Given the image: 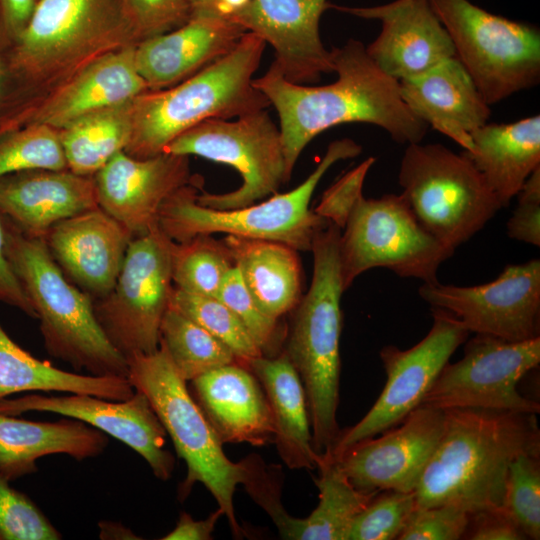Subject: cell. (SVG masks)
Returning <instances> with one entry per match:
<instances>
[{
  "label": "cell",
  "mask_w": 540,
  "mask_h": 540,
  "mask_svg": "<svg viewBox=\"0 0 540 540\" xmlns=\"http://www.w3.org/2000/svg\"><path fill=\"white\" fill-rule=\"evenodd\" d=\"M95 207L93 176L33 169L0 177V214L29 237L43 238L60 221Z\"/></svg>",
  "instance_id": "cb8c5ba5"
},
{
  "label": "cell",
  "mask_w": 540,
  "mask_h": 540,
  "mask_svg": "<svg viewBox=\"0 0 540 540\" xmlns=\"http://www.w3.org/2000/svg\"><path fill=\"white\" fill-rule=\"evenodd\" d=\"M61 533L38 506L0 474V540H58Z\"/></svg>",
  "instance_id": "b9f144b4"
},
{
  "label": "cell",
  "mask_w": 540,
  "mask_h": 540,
  "mask_svg": "<svg viewBox=\"0 0 540 540\" xmlns=\"http://www.w3.org/2000/svg\"><path fill=\"white\" fill-rule=\"evenodd\" d=\"M341 229L328 222L314 237L310 287L294 308L283 351L296 369L307 399L312 447L330 450L340 430V336L342 332L339 239Z\"/></svg>",
  "instance_id": "277c9868"
},
{
  "label": "cell",
  "mask_w": 540,
  "mask_h": 540,
  "mask_svg": "<svg viewBox=\"0 0 540 540\" xmlns=\"http://www.w3.org/2000/svg\"><path fill=\"white\" fill-rule=\"evenodd\" d=\"M224 241L243 283L260 309L276 320L293 311L302 297L298 251L270 240L227 235Z\"/></svg>",
  "instance_id": "4dcf8cb0"
},
{
  "label": "cell",
  "mask_w": 540,
  "mask_h": 540,
  "mask_svg": "<svg viewBox=\"0 0 540 540\" xmlns=\"http://www.w3.org/2000/svg\"><path fill=\"white\" fill-rule=\"evenodd\" d=\"M246 477L243 482L250 497L270 516L284 539H293L297 518L284 509L281 502L280 467L265 465L256 454L242 460Z\"/></svg>",
  "instance_id": "7bdbcfd3"
},
{
  "label": "cell",
  "mask_w": 540,
  "mask_h": 540,
  "mask_svg": "<svg viewBox=\"0 0 540 540\" xmlns=\"http://www.w3.org/2000/svg\"><path fill=\"white\" fill-rule=\"evenodd\" d=\"M328 0H251L231 20L270 44L271 66L297 84L317 82L333 72L332 55L320 37V19Z\"/></svg>",
  "instance_id": "44dd1931"
},
{
  "label": "cell",
  "mask_w": 540,
  "mask_h": 540,
  "mask_svg": "<svg viewBox=\"0 0 540 540\" xmlns=\"http://www.w3.org/2000/svg\"><path fill=\"white\" fill-rule=\"evenodd\" d=\"M127 363L128 380L147 397L187 466L179 495L186 497L195 483H202L227 517L233 535L240 537L243 530L235 516L233 496L246 477L243 462L234 463L226 456L223 443L163 345L150 354L132 355Z\"/></svg>",
  "instance_id": "52a82bcc"
},
{
  "label": "cell",
  "mask_w": 540,
  "mask_h": 540,
  "mask_svg": "<svg viewBox=\"0 0 540 540\" xmlns=\"http://www.w3.org/2000/svg\"><path fill=\"white\" fill-rule=\"evenodd\" d=\"M398 183L421 226L454 251L502 208L472 162L439 143L408 144Z\"/></svg>",
  "instance_id": "ba28073f"
},
{
  "label": "cell",
  "mask_w": 540,
  "mask_h": 540,
  "mask_svg": "<svg viewBox=\"0 0 540 540\" xmlns=\"http://www.w3.org/2000/svg\"><path fill=\"white\" fill-rule=\"evenodd\" d=\"M68 392L127 400L135 389L125 377L82 375L35 358L0 324V399L19 392Z\"/></svg>",
  "instance_id": "1f68e13d"
},
{
  "label": "cell",
  "mask_w": 540,
  "mask_h": 540,
  "mask_svg": "<svg viewBox=\"0 0 540 540\" xmlns=\"http://www.w3.org/2000/svg\"><path fill=\"white\" fill-rule=\"evenodd\" d=\"M33 169H67L58 130L41 123H28L0 137V177Z\"/></svg>",
  "instance_id": "74e56055"
},
{
  "label": "cell",
  "mask_w": 540,
  "mask_h": 540,
  "mask_svg": "<svg viewBox=\"0 0 540 540\" xmlns=\"http://www.w3.org/2000/svg\"><path fill=\"white\" fill-rule=\"evenodd\" d=\"M247 31L228 18L197 15L178 28L135 45V64L149 90L193 76L231 52Z\"/></svg>",
  "instance_id": "603a6c76"
},
{
  "label": "cell",
  "mask_w": 540,
  "mask_h": 540,
  "mask_svg": "<svg viewBox=\"0 0 540 540\" xmlns=\"http://www.w3.org/2000/svg\"><path fill=\"white\" fill-rule=\"evenodd\" d=\"M2 220L6 256L40 321L48 354L90 375L127 378V360L101 328L93 299L66 278L42 238Z\"/></svg>",
  "instance_id": "5b68a950"
},
{
  "label": "cell",
  "mask_w": 540,
  "mask_h": 540,
  "mask_svg": "<svg viewBox=\"0 0 540 540\" xmlns=\"http://www.w3.org/2000/svg\"><path fill=\"white\" fill-rule=\"evenodd\" d=\"M163 153L199 156L231 166L240 174L242 183L233 191L197 194L199 204L214 209L254 204L288 182L281 133L266 109L234 120H206L172 140Z\"/></svg>",
  "instance_id": "7c38bea8"
},
{
  "label": "cell",
  "mask_w": 540,
  "mask_h": 540,
  "mask_svg": "<svg viewBox=\"0 0 540 540\" xmlns=\"http://www.w3.org/2000/svg\"><path fill=\"white\" fill-rule=\"evenodd\" d=\"M331 8L380 21L381 31L365 46L366 52L385 74L398 81L417 76L455 57L450 36L429 0H394L370 7L331 4Z\"/></svg>",
  "instance_id": "ffe728a7"
},
{
  "label": "cell",
  "mask_w": 540,
  "mask_h": 540,
  "mask_svg": "<svg viewBox=\"0 0 540 540\" xmlns=\"http://www.w3.org/2000/svg\"><path fill=\"white\" fill-rule=\"evenodd\" d=\"M135 44L107 52L87 63L44 104L32 109L28 123L60 130L86 115L132 101L149 90L135 64Z\"/></svg>",
  "instance_id": "4316f807"
},
{
  "label": "cell",
  "mask_w": 540,
  "mask_h": 540,
  "mask_svg": "<svg viewBox=\"0 0 540 540\" xmlns=\"http://www.w3.org/2000/svg\"><path fill=\"white\" fill-rule=\"evenodd\" d=\"M13 42L0 34V137L24 126L31 112L16 99L17 92L27 87L11 62Z\"/></svg>",
  "instance_id": "7dc6e473"
},
{
  "label": "cell",
  "mask_w": 540,
  "mask_h": 540,
  "mask_svg": "<svg viewBox=\"0 0 540 540\" xmlns=\"http://www.w3.org/2000/svg\"><path fill=\"white\" fill-rule=\"evenodd\" d=\"M160 344L187 382L237 361L224 343L171 307L161 321Z\"/></svg>",
  "instance_id": "e575fe53"
},
{
  "label": "cell",
  "mask_w": 540,
  "mask_h": 540,
  "mask_svg": "<svg viewBox=\"0 0 540 540\" xmlns=\"http://www.w3.org/2000/svg\"><path fill=\"white\" fill-rule=\"evenodd\" d=\"M443 426L444 410L420 405L400 425L333 456L351 484L362 492H412Z\"/></svg>",
  "instance_id": "ac0fdd59"
},
{
  "label": "cell",
  "mask_w": 540,
  "mask_h": 540,
  "mask_svg": "<svg viewBox=\"0 0 540 540\" xmlns=\"http://www.w3.org/2000/svg\"><path fill=\"white\" fill-rule=\"evenodd\" d=\"M37 0H0V27L15 42L27 25Z\"/></svg>",
  "instance_id": "f5cc1de1"
},
{
  "label": "cell",
  "mask_w": 540,
  "mask_h": 540,
  "mask_svg": "<svg viewBox=\"0 0 540 540\" xmlns=\"http://www.w3.org/2000/svg\"><path fill=\"white\" fill-rule=\"evenodd\" d=\"M415 509L414 491H381L355 518L347 540L398 539Z\"/></svg>",
  "instance_id": "ab89813d"
},
{
  "label": "cell",
  "mask_w": 540,
  "mask_h": 540,
  "mask_svg": "<svg viewBox=\"0 0 540 540\" xmlns=\"http://www.w3.org/2000/svg\"><path fill=\"white\" fill-rule=\"evenodd\" d=\"M480 94L492 105L540 82V32L469 0H429Z\"/></svg>",
  "instance_id": "9c48e42d"
},
{
  "label": "cell",
  "mask_w": 540,
  "mask_h": 540,
  "mask_svg": "<svg viewBox=\"0 0 540 540\" xmlns=\"http://www.w3.org/2000/svg\"><path fill=\"white\" fill-rule=\"evenodd\" d=\"M99 527L102 539H139L131 530L115 522H101Z\"/></svg>",
  "instance_id": "11a10c76"
},
{
  "label": "cell",
  "mask_w": 540,
  "mask_h": 540,
  "mask_svg": "<svg viewBox=\"0 0 540 540\" xmlns=\"http://www.w3.org/2000/svg\"><path fill=\"white\" fill-rule=\"evenodd\" d=\"M131 101L81 117L58 130L67 169L94 176L131 137Z\"/></svg>",
  "instance_id": "836d02e7"
},
{
  "label": "cell",
  "mask_w": 540,
  "mask_h": 540,
  "mask_svg": "<svg viewBox=\"0 0 540 540\" xmlns=\"http://www.w3.org/2000/svg\"><path fill=\"white\" fill-rule=\"evenodd\" d=\"M136 42L180 27L192 16L191 0H120Z\"/></svg>",
  "instance_id": "ee69618b"
},
{
  "label": "cell",
  "mask_w": 540,
  "mask_h": 540,
  "mask_svg": "<svg viewBox=\"0 0 540 540\" xmlns=\"http://www.w3.org/2000/svg\"><path fill=\"white\" fill-rule=\"evenodd\" d=\"M469 521L470 514L454 505L416 508L398 540H458Z\"/></svg>",
  "instance_id": "f6af8a7d"
},
{
  "label": "cell",
  "mask_w": 540,
  "mask_h": 540,
  "mask_svg": "<svg viewBox=\"0 0 540 540\" xmlns=\"http://www.w3.org/2000/svg\"><path fill=\"white\" fill-rule=\"evenodd\" d=\"M171 264L176 288L193 295L216 297L235 261L224 239L197 235L184 242L174 241Z\"/></svg>",
  "instance_id": "d590c367"
},
{
  "label": "cell",
  "mask_w": 540,
  "mask_h": 540,
  "mask_svg": "<svg viewBox=\"0 0 540 540\" xmlns=\"http://www.w3.org/2000/svg\"><path fill=\"white\" fill-rule=\"evenodd\" d=\"M374 163L375 158L369 157L343 174L323 193L314 212L342 230L363 196L364 181Z\"/></svg>",
  "instance_id": "bcb514c9"
},
{
  "label": "cell",
  "mask_w": 540,
  "mask_h": 540,
  "mask_svg": "<svg viewBox=\"0 0 540 540\" xmlns=\"http://www.w3.org/2000/svg\"><path fill=\"white\" fill-rule=\"evenodd\" d=\"M433 323L427 335L413 347L402 350L387 345L380 351L386 384L366 415L340 431L328 451L338 456L350 446L399 425L419 407L442 368L463 344L469 331L450 312L431 308Z\"/></svg>",
  "instance_id": "9a60e30c"
},
{
  "label": "cell",
  "mask_w": 540,
  "mask_h": 540,
  "mask_svg": "<svg viewBox=\"0 0 540 540\" xmlns=\"http://www.w3.org/2000/svg\"><path fill=\"white\" fill-rule=\"evenodd\" d=\"M223 516L220 508L204 520H194L186 512L180 514L175 528L161 539L163 540H210L219 518Z\"/></svg>",
  "instance_id": "816d5d0a"
},
{
  "label": "cell",
  "mask_w": 540,
  "mask_h": 540,
  "mask_svg": "<svg viewBox=\"0 0 540 540\" xmlns=\"http://www.w3.org/2000/svg\"><path fill=\"white\" fill-rule=\"evenodd\" d=\"M537 414L444 410L442 435L415 489L416 508L454 505L470 515L500 508L511 462L540 451Z\"/></svg>",
  "instance_id": "7a4b0ae2"
},
{
  "label": "cell",
  "mask_w": 540,
  "mask_h": 540,
  "mask_svg": "<svg viewBox=\"0 0 540 540\" xmlns=\"http://www.w3.org/2000/svg\"><path fill=\"white\" fill-rule=\"evenodd\" d=\"M362 147L354 140L332 141L311 174L297 187L275 193L260 203L235 209H214L197 202L202 180L174 192L162 205L158 225L175 242L197 235H227L284 243L297 251H310L316 234L328 221L311 210L312 195L325 173L336 162L357 157Z\"/></svg>",
  "instance_id": "8992f818"
},
{
  "label": "cell",
  "mask_w": 540,
  "mask_h": 540,
  "mask_svg": "<svg viewBox=\"0 0 540 540\" xmlns=\"http://www.w3.org/2000/svg\"><path fill=\"white\" fill-rule=\"evenodd\" d=\"M29 411L50 412L85 422L137 452L158 479L167 481L173 473L175 460L165 448L167 433L140 391L135 390L122 401L78 393L0 399V413L16 416Z\"/></svg>",
  "instance_id": "e0dca14e"
},
{
  "label": "cell",
  "mask_w": 540,
  "mask_h": 540,
  "mask_svg": "<svg viewBox=\"0 0 540 540\" xmlns=\"http://www.w3.org/2000/svg\"><path fill=\"white\" fill-rule=\"evenodd\" d=\"M246 366L266 395L274 426L273 442L283 462L290 469L316 468L318 454L312 447L305 390L287 355H262Z\"/></svg>",
  "instance_id": "f546056e"
},
{
  "label": "cell",
  "mask_w": 540,
  "mask_h": 540,
  "mask_svg": "<svg viewBox=\"0 0 540 540\" xmlns=\"http://www.w3.org/2000/svg\"><path fill=\"white\" fill-rule=\"evenodd\" d=\"M464 537L472 540L527 539L520 527L501 508L471 514Z\"/></svg>",
  "instance_id": "681fc988"
},
{
  "label": "cell",
  "mask_w": 540,
  "mask_h": 540,
  "mask_svg": "<svg viewBox=\"0 0 540 540\" xmlns=\"http://www.w3.org/2000/svg\"><path fill=\"white\" fill-rule=\"evenodd\" d=\"M540 451L519 454L510 464L501 509L527 539L540 538Z\"/></svg>",
  "instance_id": "f35d334b"
},
{
  "label": "cell",
  "mask_w": 540,
  "mask_h": 540,
  "mask_svg": "<svg viewBox=\"0 0 540 540\" xmlns=\"http://www.w3.org/2000/svg\"><path fill=\"white\" fill-rule=\"evenodd\" d=\"M192 16L215 15V0H191ZM217 16V15H216Z\"/></svg>",
  "instance_id": "9f6ffc18"
},
{
  "label": "cell",
  "mask_w": 540,
  "mask_h": 540,
  "mask_svg": "<svg viewBox=\"0 0 540 540\" xmlns=\"http://www.w3.org/2000/svg\"><path fill=\"white\" fill-rule=\"evenodd\" d=\"M251 0H215L214 13L217 16L232 19L240 13Z\"/></svg>",
  "instance_id": "db71d44e"
},
{
  "label": "cell",
  "mask_w": 540,
  "mask_h": 540,
  "mask_svg": "<svg viewBox=\"0 0 540 540\" xmlns=\"http://www.w3.org/2000/svg\"><path fill=\"white\" fill-rule=\"evenodd\" d=\"M0 302L16 307L26 315L36 318L32 303L13 271L5 252V236L0 214Z\"/></svg>",
  "instance_id": "f907efd6"
},
{
  "label": "cell",
  "mask_w": 540,
  "mask_h": 540,
  "mask_svg": "<svg viewBox=\"0 0 540 540\" xmlns=\"http://www.w3.org/2000/svg\"><path fill=\"white\" fill-rule=\"evenodd\" d=\"M315 484L319 502L306 518H297L294 540H347L355 518L379 492L356 489L330 451L317 455Z\"/></svg>",
  "instance_id": "d6a6232c"
},
{
  "label": "cell",
  "mask_w": 540,
  "mask_h": 540,
  "mask_svg": "<svg viewBox=\"0 0 540 540\" xmlns=\"http://www.w3.org/2000/svg\"><path fill=\"white\" fill-rule=\"evenodd\" d=\"M471 138V150L462 153L482 175L501 207H507L540 167V116L486 123Z\"/></svg>",
  "instance_id": "f1b7e54d"
},
{
  "label": "cell",
  "mask_w": 540,
  "mask_h": 540,
  "mask_svg": "<svg viewBox=\"0 0 540 540\" xmlns=\"http://www.w3.org/2000/svg\"><path fill=\"white\" fill-rule=\"evenodd\" d=\"M42 239L66 278L95 301L112 290L133 237L98 206L60 221Z\"/></svg>",
  "instance_id": "7402d4cb"
},
{
  "label": "cell",
  "mask_w": 540,
  "mask_h": 540,
  "mask_svg": "<svg viewBox=\"0 0 540 540\" xmlns=\"http://www.w3.org/2000/svg\"><path fill=\"white\" fill-rule=\"evenodd\" d=\"M454 252L421 226L401 194L362 196L340 234L343 288L378 267L402 278L435 283L441 264Z\"/></svg>",
  "instance_id": "8fae6325"
},
{
  "label": "cell",
  "mask_w": 540,
  "mask_h": 540,
  "mask_svg": "<svg viewBox=\"0 0 540 540\" xmlns=\"http://www.w3.org/2000/svg\"><path fill=\"white\" fill-rule=\"evenodd\" d=\"M243 323L264 356H274L284 334L279 320L265 314L256 304L238 268L234 266L216 296Z\"/></svg>",
  "instance_id": "60d3db41"
},
{
  "label": "cell",
  "mask_w": 540,
  "mask_h": 540,
  "mask_svg": "<svg viewBox=\"0 0 540 540\" xmlns=\"http://www.w3.org/2000/svg\"><path fill=\"white\" fill-rule=\"evenodd\" d=\"M93 177L98 206L133 238L157 225L164 202L193 179L187 156L160 153L136 158L125 151Z\"/></svg>",
  "instance_id": "d6986e66"
},
{
  "label": "cell",
  "mask_w": 540,
  "mask_h": 540,
  "mask_svg": "<svg viewBox=\"0 0 540 540\" xmlns=\"http://www.w3.org/2000/svg\"><path fill=\"white\" fill-rule=\"evenodd\" d=\"M399 87L403 101L420 120L465 151L472 148L471 134L491 116L490 105L456 56L400 80Z\"/></svg>",
  "instance_id": "d4e9b609"
},
{
  "label": "cell",
  "mask_w": 540,
  "mask_h": 540,
  "mask_svg": "<svg viewBox=\"0 0 540 540\" xmlns=\"http://www.w3.org/2000/svg\"><path fill=\"white\" fill-rule=\"evenodd\" d=\"M431 308L459 319L469 332L523 341L539 336L540 260L507 265L491 282L475 286L423 283Z\"/></svg>",
  "instance_id": "2e32d148"
},
{
  "label": "cell",
  "mask_w": 540,
  "mask_h": 540,
  "mask_svg": "<svg viewBox=\"0 0 540 540\" xmlns=\"http://www.w3.org/2000/svg\"><path fill=\"white\" fill-rule=\"evenodd\" d=\"M330 51L337 74L330 84L293 83L271 65L253 80L278 114L287 181L305 147L331 127L372 124L406 145L421 142L429 129L403 101L399 81L374 63L361 41L349 39Z\"/></svg>",
  "instance_id": "6da1fadb"
},
{
  "label": "cell",
  "mask_w": 540,
  "mask_h": 540,
  "mask_svg": "<svg viewBox=\"0 0 540 540\" xmlns=\"http://www.w3.org/2000/svg\"><path fill=\"white\" fill-rule=\"evenodd\" d=\"M190 382L196 402L222 443L263 446L274 441L266 395L247 366L236 361Z\"/></svg>",
  "instance_id": "484cf974"
},
{
  "label": "cell",
  "mask_w": 540,
  "mask_h": 540,
  "mask_svg": "<svg viewBox=\"0 0 540 540\" xmlns=\"http://www.w3.org/2000/svg\"><path fill=\"white\" fill-rule=\"evenodd\" d=\"M516 197L507 234L511 239L540 246V167L527 178Z\"/></svg>",
  "instance_id": "c3c4849f"
},
{
  "label": "cell",
  "mask_w": 540,
  "mask_h": 540,
  "mask_svg": "<svg viewBox=\"0 0 540 540\" xmlns=\"http://www.w3.org/2000/svg\"><path fill=\"white\" fill-rule=\"evenodd\" d=\"M169 307L224 343L243 365L262 352L238 317L218 298L187 293L174 286Z\"/></svg>",
  "instance_id": "8d00e7d4"
},
{
  "label": "cell",
  "mask_w": 540,
  "mask_h": 540,
  "mask_svg": "<svg viewBox=\"0 0 540 540\" xmlns=\"http://www.w3.org/2000/svg\"><path fill=\"white\" fill-rule=\"evenodd\" d=\"M265 41L246 32L235 48L171 87L148 90L131 101V137L125 152L136 158L163 153L176 137L209 119H234L270 107L254 84Z\"/></svg>",
  "instance_id": "3957f363"
},
{
  "label": "cell",
  "mask_w": 540,
  "mask_h": 540,
  "mask_svg": "<svg viewBox=\"0 0 540 540\" xmlns=\"http://www.w3.org/2000/svg\"><path fill=\"white\" fill-rule=\"evenodd\" d=\"M173 243L158 224L134 237L112 290L93 301L101 328L126 360L159 348L161 321L174 289Z\"/></svg>",
  "instance_id": "4fadbf2b"
},
{
  "label": "cell",
  "mask_w": 540,
  "mask_h": 540,
  "mask_svg": "<svg viewBox=\"0 0 540 540\" xmlns=\"http://www.w3.org/2000/svg\"><path fill=\"white\" fill-rule=\"evenodd\" d=\"M539 363L540 336L507 341L475 334L463 357L445 364L421 405L538 414L539 403L521 395L517 384Z\"/></svg>",
  "instance_id": "5bb4252c"
},
{
  "label": "cell",
  "mask_w": 540,
  "mask_h": 540,
  "mask_svg": "<svg viewBox=\"0 0 540 540\" xmlns=\"http://www.w3.org/2000/svg\"><path fill=\"white\" fill-rule=\"evenodd\" d=\"M125 42L137 43L120 0H37L11 62L30 85Z\"/></svg>",
  "instance_id": "30bf717a"
},
{
  "label": "cell",
  "mask_w": 540,
  "mask_h": 540,
  "mask_svg": "<svg viewBox=\"0 0 540 540\" xmlns=\"http://www.w3.org/2000/svg\"><path fill=\"white\" fill-rule=\"evenodd\" d=\"M108 443L107 434L74 418L37 422L0 413V474L14 481L36 472L44 456L84 460L100 455Z\"/></svg>",
  "instance_id": "83f0119b"
}]
</instances>
